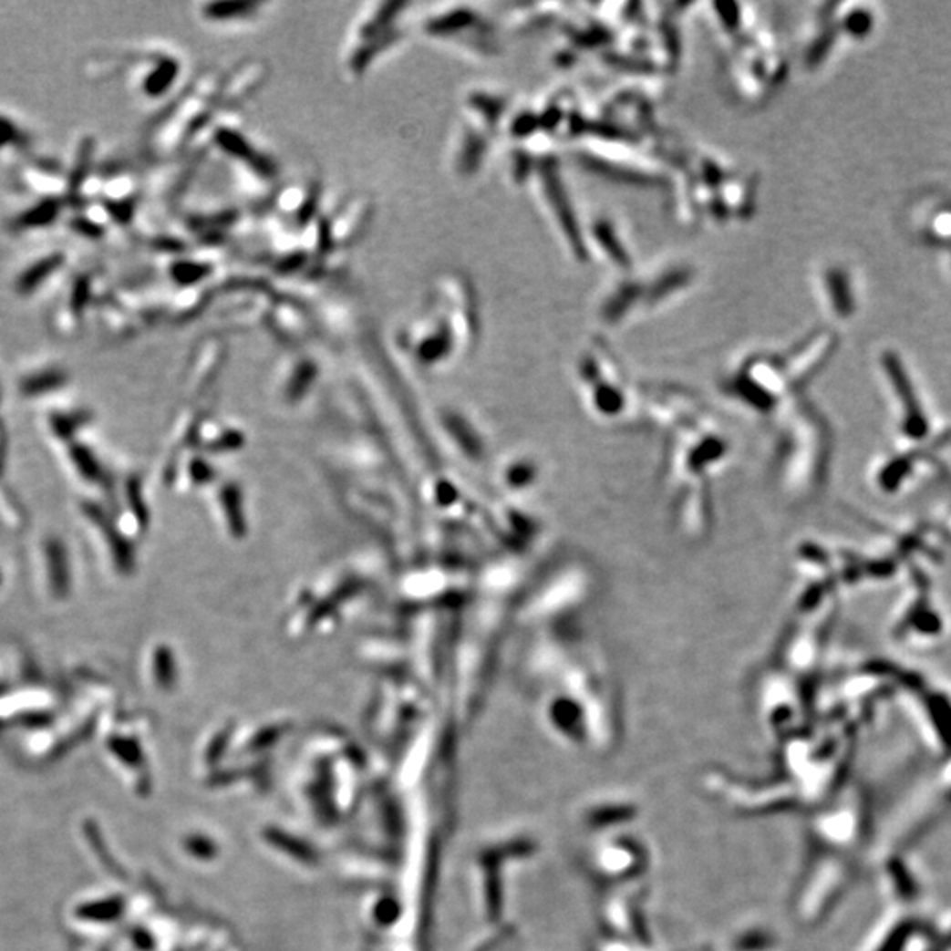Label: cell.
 <instances>
[{
  "mask_svg": "<svg viewBox=\"0 0 951 951\" xmlns=\"http://www.w3.org/2000/svg\"><path fill=\"white\" fill-rule=\"evenodd\" d=\"M0 525L11 532L24 531L26 513L15 491L0 481Z\"/></svg>",
  "mask_w": 951,
  "mask_h": 951,
  "instance_id": "cell-8",
  "label": "cell"
},
{
  "mask_svg": "<svg viewBox=\"0 0 951 951\" xmlns=\"http://www.w3.org/2000/svg\"><path fill=\"white\" fill-rule=\"evenodd\" d=\"M122 909H124L122 900L109 897V899L96 900V902L79 905L77 909V916L85 922L104 924V922L117 920L122 915Z\"/></svg>",
  "mask_w": 951,
  "mask_h": 951,
  "instance_id": "cell-10",
  "label": "cell"
},
{
  "mask_svg": "<svg viewBox=\"0 0 951 951\" xmlns=\"http://www.w3.org/2000/svg\"><path fill=\"white\" fill-rule=\"evenodd\" d=\"M883 363H884L886 372H888L890 377L894 379V385H895L897 391H899L900 398H902V400L905 402V406H907V411H909L907 421H909L911 429H913L916 434H918V432H924V429H925V421H924L922 412L918 409V402L915 400V395H913V388H911V383H909V377H907L904 367L900 365L899 358H897L894 353H886L884 358H883Z\"/></svg>",
  "mask_w": 951,
  "mask_h": 951,
  "instance_id": "cell-7",
  "label": "cell"
},
{
  "mask_svg": "<svg viewBox=\"0 0 951 951\" xmlns=\"http://www.w3.org/2000/svg\"><path fill=\"white\" fill-rule=\"evenodd\" d=\"M32 571L47 603L62 605L75 591V569L67 543L55 532H41L32 544Z\"/></svg>",
  "mask_w": 951,
  "mask_h": 951,
  "instance_id": "cell-1",
  "label": "cell"
},
{
  "mask_svg": "<svg viewBox=\"0 0 951 951\" xmlns=\"http://www.w3.org/2000/svg\"><path fill=\"white\" fill-rule=\"evenodd\" d=\"M643 858L645 854L642 849L636 848V844L633 846L627 841H615L610 842L608 848L603 846L597 851L595 867L592 871L599 873L597 875L603 879H606V875L612 879H622L624 875L636 873L640 863H645Z\"/></svg>",
  "mask_w": 951,
  "mask_h": 951,
  "instance_id": "cell-5",
  "label": "cell"
},
{
  "mask_svg": "<svg viewBox=\"0 0 951 951\" xmlns=\"http://www.w3.org/2000/svg\"><path fill=\"white\" fill-rule=\"evenodd\" d=\"M77 513L106 569L111 574H128L132 566L130 544L128 536L117 527L109 506L87 497L78 502Z\"/></svg>",
  "mask_w": 951,
  "mask_h": 951,
  "instance_id": "cell-2",
  "label": "cell"
},
{
  "mask_svg": "<svg viewBox=\"0 0 951 951\" xmlns=\"http://www.w3.org/2000/svg\"><path fill=\"white\" fill-rule=\"evenodd\" d=\"M108 749L117 756L120 758L124 763L129 765H134L138 761V750L136 746L128 740V739H120V737H111L108 740Z\"/></svg>",
  "mask_w": 951,
  "mask_h": 951,
  "instance_id": "cell-13",
  "label": "cell"
},
{
  "mask_svg": "<svg viewBox=\"0 0 951 951\" xmlns=\"http://www.w3.org/2000/svg\"><path fill=\"white\" fill-rule=\"evenodd\" d=\"M5 455H7V434H5V429L0 421V478H2V470H4V463H5Z\"/></svg>",
  "mask_w": 951,
  "mask_h": 951,
  "instance_id": "cell-14",
  "label": "cell"
},
{
  "mask_svg": "<svg viewBox=\"0 0 951 951\" xmlns=\"http://www.w3.org/2000/svg\"><path fill=\"white\" fill-rule=\"evenodd\" d=\"M58 459L71 480L88 491H99L113 502L115 478L113 469L104 460L101 451L87 439L78 438L58 446Z\"/></svg>",
  "mask_w": 951,
  "mask_h": 951,
  "instance_id": "cell-3",
  "label": "cell"
},
{
  "mask_svg": "<svg viewBox=\"0 0 951 951\" xmlns=\"http://www.w3.org/2000/svg\"><path fill=\"white\" fill-rule=\"evenodd\" d=\"M69 374L58 363H39L26 367L18 377V391L24 398H43L67 385Z\"/></svg>",
  "mask_w": 951,
  "mask_h": 951,
  "instance_id": "cell-6",
  "label": "cell"
},
{
  "mask_svg": "<svg viewBox=\"0 0 951 951\" xmlns=\"http://www.w3.org/2000/svg\"><path fill=\"white\" fill-rule=\"evenodd\" d=\"M873 24H874V20H873L871 13L860 9V11H853V13L849 15L848 20L844 22V26H846V30H848L851 36H854V37H865V36L871 32Z\"/></svg>",
  "mask_w": 951,
  "mask_h": 951,
  "instance_id": "cell-12",
  "label": "cell"
},
{
  "mask_svg": "<svg viewBox=\"0 0 951 951\" xmlns=\"http://www.w3.org/2000/svg\"><path fill=\"white\" fill-rule=\"evenodd\" d=\"M5 582H7V576H5V569H4V564L0 563V592L4 591V587H5Z\"/></svg>",
  "mask_w": 951,
  "mask_h": 951,
  "instance_id": "cell-15",
  "label": "cell"
},
{
  "mask_svg": "<svg viewBox=\"0 0 951 951\" xmlns=\"http://www.w3.org/2000/svg\"><path fill=\"white\" fill-rule=\"evenodd\" d=\"M92 423V412L85 406L62 404L43 414L41 427L53 444L60 446L81 438Z\"/></svg>",
  "mask_w": 951,
  "mask_h": 951,
  "instance_id": "cell-4",
  "label": "cell"
},
{
  "mask_svg": "<svg viewBox=\"0 0 951 951\" xmlns=\"http://www.w3.org/2000/svg\"><path fill=\"white\" fill-rule=\"evenodd\" d=\"M83 830H85V835H87L90 846L94 849V853H96L98 858L101 860L104 869H106V871H108L111 875H122L120 867L115 863V858L109 854V851L106 848V842H104L103 835L99 833L98 826L94 823H85Z\"/></svg>",
  "mask_w": 951,
  "mask_h": 951,
  "instance_id": "cell-11",
  "label": "cell"
},
{
  "mask_svg": "<svg viewBox=\"0 0 951 951\" xmlns=\"http://www.w3.org/2000/svg\"><path fill=\"white\" fill-rule=\"evenodd\" d=\"M826 287L830 293V300L841 317H848L854 310L853 293L849 287L848 275L842 270H830L826 274Z\"/></svg>",
  "mask_w": 951,
  "mask_h": 951,
  "instance_id": "cell-9",
  "label": "cell"
}]
</instances>
